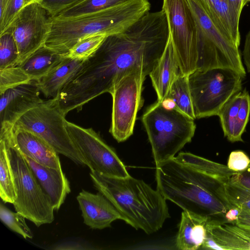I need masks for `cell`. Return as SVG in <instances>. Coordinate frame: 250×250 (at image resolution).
<instances>
[{
  "mask_svg": "<svg viewBox=\"0 0 250 250\" xmlns=\"http://www.w3.org/2000/svg\"><path fill=\"white\" fill-rule=\"evenodd\" d=\"M169 29L163 10L148 12L125 31L107 36L65 85V91L77 106H83L104 93L133 66H142L148 75L161 56Z\"/></svg>",
  "mask_w": 250,
  "mask_h": 250,
  "instance_id": "6da1fadb",
  "label": "cell"
},
{
  "mask_svg": "<svg viewBox=\"0 0 250 250\" xmlns=\"http://www.w3.org/2000/svg\"><path fill=\"white\" fill-rule=\"evenodd\" d=\"M157 189L165 199L184 211L215 219L230 208L226 182L198 171L174 157L155 164Z\"/></svg>",
  "mask_w": 250,
  "mask_h": 250,
  "instance_id": "7a4b0ae2",
  "label": "cell"
},
{
  "mask_svg": "<svg viewBox=\"0 0 250 250\" xmlns=\"http://www.w3.org/2000/svg\"><path fill=\"white\" fill-rule=\"evenodd\" d=\"M95 188L114 206L122 220L148 234L159 230L170 217L166 199L144 181L130 175L109 177L90 171Z\"/></svg>",
  "mask_w": 250,
  "mask_h": 250,
  "instance_id": "3957f363",
  "label": "cell"
},
{
  "mask_svg": "<svg viewBox=\"0 0 250 250\" xmlns=\"http://www.w3.org/2000/svg\"><path fill=\"white\" fill-rule=\"evenodd\" d=\"M148 0H128L117 5L80 16L54 18L45 45L66 56L81 39L104 34L107 36L125 31L149 12Z\"/></svg>",
  "mask_w": 250,
  "mask_h": 250,
  "instance_id": "277c9868",
  "label": "cell"
},
{
  "mask_svg": "<svg viewBox=\"0 0 250 250\" xmlns=\"http://www.w3.org/2000/svg\"><path fill=\"white\" fill-rule=\"evenodd\" d=\"M142 120L155 164L174 157L191 142L196 129L193 119L158 101L146 109Z\"/></svg>",
  "mask_w": 250,
  "mask_h": 250,
  "instance_id": "5b68a950",
  "label": "cell"
},
{
  "mask_svg": "<svg viewBox=\"0 0 250 250\" xmlns=\"http://www.w3.org/2000/svg\"><path fill=\"white\" fill-rule=\"evenodd\" d=\"M7 144L13 173L16 198L15 210L37 227L50 224L55 210L50 197L44 191L23 154L15 146L12 131L0 134Z\"/></svg>",
  "mask_w": 250,
  "mask_h": 250,
  "instance_id": "8992f818",
  "label": "cell"
},
{
  "mask_svg": "<svg viewBox=\"0 0 250 250\" xmlns=\"http://www.w3.org/2000/svg\"><path fill=\"white\" fill-rule=\"evenodd\" d=\"M242 78L228 68L196 70L188 75L196 119L217 115L223 105L242 90Z\"/></svg>",
  "mask_w": 250,
  "mask_h": 250,
  "instance_id": "52a82bcc",
  "label": "cell"
},
{
  "mask_svg": "<svg viewBox=\"0 0 250 250\" xmlns=\"http://www.w3.org/2000/svg\"><path fill=\"white\" fill-rule=\"evenodd\" d=\"M65 116L57 98L43 101L16 122L13 128L30 131L46 141L58 154L77 165L86 163L72 141L65 126Z\"/></svg>",
  "mask_w": 250,
  "mask_h": 250,
  "instance_id": "ba28073f",
  "label": "cell"
},
{
  "mask_svg": "<svg viewBox=\"0 0 250 250\" xmlns=\"http://www.w3.org/2000/svg\"><path fill=\"white\" fill-rule=\"evenodd\" d=\"M148 75L141 66L132 67L114 84L111 125L109 130L118 142L126 140L133 132L137 114L143 104V83Z\"/></svg>",
  "mask_w": 250,
  "mask_h": 250,
  "instance_id": "9c48e42d",
  "label": "cell"
},
{
  "mask_svg": "<svg viewBox=\"0 0 250 250\" xmlns=\"http://www.w3.org/2000/svg\"><path fill=\"white\" fill-rule=\"evenodd\" d=\"M165 12L181 73L197 69L199 30L187 0H163Z\"/></svg>",
  "mask_w": 250,
  "mask_h": 250,
  "instance_id": "30bf717a",
  "label": "cell"
},
{
  "mask_svg": "<svg viewBox=\"0 0 250 250\" xmlns=\"http://www.w3.org/2000/svg\"><path fill=\"white\" fill-rule=\"evenodd\" d=\"M69 135L90 171L109 177L130 175L115 150L92 128H84L66 120Z\"/></svg>",
  "mask_w": 250,
  "mask_h": 250,
  "instance_id": "8fae6325",
  "label": "cell"
},
{
  "mask_svg": "<svg viewBox=\"0 0 250 250\" xmlns=\"http://www.w3.org/2000/svg\"><path fill=\"white\" fill-rule=\"evenodd\" d=\"M53 19L39 2L25 5L17 15L6 31L12 34L17 43L20 54L18 65L45 44Z\"/></svg>",
  "mask_w": 250,
  "mask_h": 250,
  "instance_id": "7c38bea8",
  "label": "cell"
},
{
  "mask_svg": "<svg viewBox=\"0 0 250 250\" xmlns=\"http://www.w3.org/2000/svg\"><path fill=\"white\" fill-rule=\"evenodd\" d=\"M38 81L31 80L5 90L0 94V130L12 128L25 113L42 103Z\"/></svg>",
  "mask_w": 250,
  "mask_h": 250,
  "instance_id": "4fadbf2b",
  "label": "cell"
},
{
  "mask_svg": "<svg viewBox=\"0 0 250 250\" xmlns=\"http://www.w3.org/2000/svg\"><path fill=\"white\" fill-rule=\"evenodd\" d=\"M201 35L222 54L231 68L242 77H246L239 46L229 40L216 26L201 5L195 0H187Z\"/></svg>",
  "mask_w": 250,
  "mask_h": 250,
  "instance_id": "5bb4252c",
  "label": "cell"
},
{
  "mask_svg": "<svg viewBox=\"0 0 250 250\" xmlns=\"http://www.w3.org/2000/svg\"><path fill=\"white\" fill-rule=\"evenodd\" d=\"M250 115V96L246 89L234 94L221 107L217 116L224 136L229 142H243L242 136Z\"/></svg>",
  "mask_w": 250,
  "mask_h": 250,
  "instance_id": "9a60e30c",
  "label": "cell"
},
{
  "mask_svg": "<svg viewBox=\"0 0 250 250\" xmlns=\"http://www.w3.org/2000/svg\"><path fill=\"white\" fill-rule=\"evenodd\" d=\"M83 223L92 229H102L111 226L122 217L111 203L99 192L94 194L83 190L77 196Z\"/></svg>",
  "mask_w": 250,
  "mask_h": 250,
  "instance_id": "2e32d148",
  "label": "cell"
},
{
  "mask_svg": "<svg viewBox=\"0 0 250 250\" xmlns=\"http://www.w3.org/2000/svg\"><path fill=\"white\" fill-rule=\"evenodd\" d=\"M12 138L15 146L23 155L42 166L62 169L58 153L41 137L26 130L12 128Z\"/></svg>",
  "mask_w": 250,
  "mask_h": 250,
  "instance_id": "e0dca14e",
  "label": "cell"
},
{
  "mask_svg": "<svg viewBox=\"0 0 250 250\" xmlns=\"http://www.w3.org/2000/svg\"><path fill=\"white\" fill-rule=\"evenodd\" d=\"M181 73L171 34L163 54L149 76L157 95L158 101L164 102L177 77Z\"/></svg>",
  "mask_w": 250,
  "mask_h": 250,
  "instance_id": "ac0fdd59",
  "label": "cell"
},
{
  "mask_svg": "<svg viewBox=\"0 0 250 250\" xmlns=\"http://www.w3.org/2000/svg\"><path fill=\"white\" fill-rule=\"evenodd\" d=\"M23 155L41 187L50 197L55 210H58L71 192L69 182L62 169L42 166Z\"/></svg>",
  "mask_w": 250,
  "mask_h": 250,
  "instance_id": "d6986e66",
  "label": "cell"
},
{
  "mask_svg": "<svg viewBox=\"0 0 250 250\" xmlns=\"http://www.w3.org/2000/svg\"><path fill=\"white\" fill-rule=\"evenodd\" d=\"M211 218L188 211L182 212L176 238V247L181 250L201 249L207 235V225Z\"/></svg>",
  "mask_w": 250,
  "mask_h": 250,
  "instance_id": "ffe728a7",
  "label": "cell"
},
{
  "mask_svg": "<svg viewBox=\"0 0 250 250\" xmlns=\"http://www.w3.org/2000/svg\"><path fill=\"white\" fill-rule=\"evenodd\" d=\"M207 234L223 250H250V231L234 223L210 218L207 225Z\"/></svg>",
  "mask_w": 250,
  "mask_h": 250,
  "instance_id": "44dd1931",
  "label": "cell"
},
{
  "mask_svg": "<svg viewBox=\"0 0 250 250\" xmlns=\"http://www.w3.org/2000/svg\"><path fill=\"white\" fill-rule=\"evenodd\" d=\"M85 60L66 57L56 67L38 81L46 98H57L66 84L80 70Z\"/></svg>",
  "mask_w": 250,
  "mask_h": 250,
  "instance_id": "7402d4cb",
  "label": "cell"
},
{
  "mask_svg": "<svg viewBox=\"0 0 250 250\" xmlns=\"http://www.w3.org/2000/svg\"><path fill=\"white\" fill-rule=\"evenodd\" d=\"M65 57L44 44L18 66L31 80L38 81L58 65Z\"/></svg>",
  "mask_w": 250,
  "mask_h": 250,
  "instance_id": "603a6c76",
  "label": "cell"
},
{
  "mask_svg": "<svg viewBox=\"0 0 250 250\" xmlns=\"http://www.w3.org/2000/svg\"><path fill=\"white\" fill-rule=\"evenodd\" d=\"M174 158L198 171L213 176L225 182L236 172L230 169L227 166L221 164L189 152H180Z\"/></svg>",
  "mask_w": 250,
  "mask_h": 250,
  "instance_id": "cb8c5ba5",
  "label": "cell"
},
{
  "mask_svg": "<svg viewBox=\"0 0 250 250\" xmlns=\"http://www.w3.org/2000/svg\"><path fill=\"white\" fill-rule=\"evenodd\" d=\"M165 101H171L176 109L194 120L196 119L189 88L188 75L181 73L177 77Z\"/></svg>",
  "mask_w": 250,
  "mask_h": 250,
  "instance_id": "d4e9b609",
  "label": "cell"
},
{
  "mask_svg": "<svg viewBox=\"0 0 250 250\" xmlns=\"http://www.w3.org/2000/svg\"><path fill=\"white\" fill-rule=\"evenodd\" d=\"M195 0L222 33L239 46L234 37L226 0Z\"/></svg>",
  "mask_w": 250,
  "mask_h": 250,
  "instance_id": "484cf974",
  "label": "cell"
},
{
  "mask_svg": "<svg viewBox=\"0 0 250 250\" xmlns=\"http://www.w3.org/2000/svg\"><path fill=\"white\" fill-rule=\"evenodd\" d=\"M0 196L5 203L13 204L16 198L13 173L5 141L0 139Z\"/></svg>",
  "mask_w": 250,
  "mask_h": 250,
  "instance_id": "4316f807",
  "label": "cell"
},
{
  "mask_svg": "<svg viewBox=\"0 0 250 250\" xmlns=\"http://www.w3.org/2000/svg\"><path fill=\"white\" fill-rule=\"evenodd\" d=\"M128 0H83L63 11L56 18L63 19L98 12L125 2Z\"/></svg>",
  "mask_w": 250,
  "mask_h": 250,
  "instance_id": "83f0119b",
  "label": "cell"
},
{
  "mask_svg": "<svg viewBox=\"0 0 250 250\" xmlns=\"http://www.w3.org/2000/svg\"><path fill=\"white\" fill-rule=\"evenodd\" d=\"M106 37L97 34L81 39L69 50L66 57L86 60L97 50Z\"/></svg>",
  "mask_w": 250,
  "mask_h": 250,
  "instance_id": "f1b7e54d",
  "label": "cell"
},
{
  "mask_svg": "<svg viewBox=\"0 0 250 250\" xmlns=\"http://www.w3.org/2000/svg\"><path fill=\"white\" fill-rule=\"evenodd\" d=\"M20 54L12 34L5 31L0 34V69L19 64Z\"/></svg>",
  "mask_w": 250,
  "mask_h": 250,
  "instance_id": "f546056e",
  "label": "cell"
},
{
  "mask_svg": "<svg viewBox=\"0 0 250 250\" xmlns=\"http://www.w3.org/2000/svg\"><path fill=\"white\" fill-rule=\"evenodd\" d=\"M0 218L8 228L24 239L32 238L33 234L25 222V217L17 211H12L2 203L0 204Z\"/></svg>",
  "mask_w": 250,
  "mask_h": 250,
  "instance_id": "4dcf8cb0",
  "label": "cell"
},
{
  "mask_svg": "<svg viewBox=\"0 0 250 250\" xmlns=\"http://www.w3.org/2000/svg\"><path fill=\"white\" fill-rule=\"evenodd\" d=\"M224 188L231 208H239L250 212V190L229 180L224 184Z\"/></svg>",
  "mask_w": 250,
  "mask_h": 250,
  "instance_id": "1f68e13d",
  "label": "cell"
},
{
  "mask_svg": "<svg viewBox=\"0 0 250 250\" xmlns=\"http://www.w3.org/2000/svg\"><path fill=\"white\" fill-rule=\"evenodd\" d=\"M31 80L18 65L0 69V93Z\"/></svg>",
  "mask_w": 250,
  "mask_h": 250,
  "instance_id": "d6a6232c",
  "label": "cell"
},
{
  "mask_svg": "<svg viewBox=\"0 0 250 250\" xmlns=\"http://www.w3.org/2000/svg\"><path fill=\"white\" fill-rule=\"evenodd\" d=\"M24 5V0H0V34L7 29Z\"/></svg>",
  "mask_w": 250,
  "mask_h": 250,
  "instance_id": "836d02e7",
  "label": "cell"
},
{
  "mask_svg": "<svg viewBox=\"0 0 250 250\" xmlns=\"http://www.w3.org/2000/svg\"><path fill=\"white\" fill-rule=\"evenodd\" d=\"M226 1L234 37L238 44L240 45L239 23L242 9L246 4L245 0H226Z\"/></svg>",
  "mask_w": 250,
  "mask_h": 250,
  "instance_id": "e575fe53",
  "label": "cell"
},
{
  "mask_svg": "<svg viewBox=\"0 0 250 250\" xmlns=\"http://www.w3.org/2000/svg\"><path fill=\"white\" fill-rule=\"evenodd\" d=\"M83 0H40L39 2L55 18L63 11Z\"/></svg>",
  "mask_w": 250,
  "mask_h": 250,
  "instance_id": "d590c367",
  "label": "cell"
},
{
  "mask_svg": "<svg viewBox=\"0 0 250 250\" xmlns=\"http://www.w3.org/2000/svg\"><path fill=\"white\" fill-rule=\"evenodd\" d=\"M250 164V159L243 151H232L229 154L227 166L235 172H241L245 170Z\"/></svg>",
  "mask_w": 250,
  "mask_h": 250,
  "instance_id": "8d00e7d4",
  "label": "cell"
},
{
  "mask_svg": "<svg viewBox=\"0 0 250 250\" xmlns=\"http://www.w3.org/2000/svg\"><path fill=\"white\" fill-rule=\"evenodd\" d=\"M229 181L250 190V164L245 170L232 175Z\"/></svg>",
  "mask_w": 250,
  "mask_h": 250,
  "instance_id": "74e56055",
  "label": "cell"
},
{
  "mask_svg": "<svg viewBox=\"0 0 250 250\" xmlns=\"http://www.w3.org/2000/svg\"><path fill=\"white\" fill-rule=\"evenodd\" d=\"M243 58L247 70L250 73V30L246 36Z\"/></svg>",
  "mask_w": 250,
  "mask_h": 250,
  "instance_id": "f35d334b",
  "label": "cell"
},
{
  "mask_svg": "<svg viewBox=\"0 0 250 250\" xmlns=\"http://www.w3.org/2000/svg\"><path fill=\"white\" fill-rule=\"evenodd\" d=\"M239 208L238 218L234 224L242 227H250V212L241 208Z\"/></svg>",
  "mask_w": 250,
  "mask_h": 250,
  "instance_id": "ab89813d",
  "label": "cell"
},
{
  "mask_svg": "<svg viewBox=\"0 0 250 250\" xmlns=\"http://www.w3.org/2000/svg\"><path fill=\"white\" fill-rule=\"evenodd\" d=\"M240 213V208L236 207L229 209L225 215V219L228 223H234L238 219Z\"/></svg>",
  "mask_w": 250,
  "mask_h": 250,
  "instance_id": "60d3db41",
  "label": "cell"
},
{
  "mask_svg": "<svg viewBox=\"0 0 250 250\" xmlns=\"http://www.w3.org/2000/svg\"><path fill=\"white\" fill-rule=\"evenodd\" d=\"M39 0H24V6L33 2H39Z\"/></svg>",
  "mask_w": 250,
  "mask_h": 250,
  "instance_id": "b9f144b4",
  "label": "cell"
},
{
  "mask_svg": "<svg viewBox=\"0 0 250 250\" xmlns=\"http://www.w3.org/2000/svg\"><path fill=\"white\" fill-rule=\"evenodd\" d=\"M241 227V226H240ZM243 228H245L246 229L248 230L249 231H250V227H242Z\"/></svg>",
  "mask_w": 250,
  "mask_h": 250,
  "instance_id": "7bdbcfd3",
  "label": "cell"
}]
</instances>
